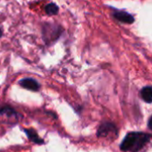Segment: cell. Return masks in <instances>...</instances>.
<instances>
[{
	"label": "cell",
	"mask_w": 152,
	"mask_h": 152,
	"mask_svg": "<svg viewBox=\"0 0 152 152\" xmlns=\"http://www.w3.org/2000/svg\"><path fill=\"white\" fill-rule=\"evenodd\" d=\"M151 137L144 132H129L122 141L120 148L124 152H138L149 142Z\"/></svg>",
	"instance_id": "1"
},
{
	"label": "cell",
	"mask_w": 152,
	"mask_h": 152,
	"mask_svg": "<svg viewBox=\"0 0 152 152\" xmlns=\"http://www.w3.org/2000/svg\"><path fill=\"white\" fill-rule=\"evenodd\" d=\"M63 33V29L60 25L52 23H44L42 26V36L47 45L55 43Z\"/></svg>",
	"instance_id": "2"
},
{
	"label": "cell",
	"mask_w": 152,
	"mask_h": 152,
	"mask_svg": "<svg viewBox=\"0 0 152 152\" xmlns=\"http://www.w3.org/2000/svg\"><path fill=\"white\" fill-rule=\"evenodd\" d=\"M118 131L116 126L111 123V122H103L99 127L98 128L97 136L99 138H105L107 137L110 134H114L115 136H117Z\"/></svg>",
	"instance_id": "3"
},
{
	"label": "cell",
	"mask_w": 152,
	"mask_h": 152,
	"mask_svg": "<svg viewBox=\"0 0 152 152\" xmlns=\"http://www.w3.org/2000/svg\"><path fill=\"white\" fill-rule=\"evenodd\" d=\"M113 17L123 23L131 24L134 23V17L128 12L123 10H115V12H113Z\"/></svg>",
	"instance_id": "4"
},
{
	"label": "cell",
	"mask_w": 152,
	"mask_h": 152,
	"mask_svg": "<svg viewBox=\"0 0 152 152\" xmlns=\"http://www.w3.org/2000/svg\"><path fill=\"white\" fill-rule=\"evenodd\" d=\"M19 84L23 89H26V90L31 91H38L40 88L39 83L32 78H23V79L20 80Z\"/></svg>",
	"instance_id": "5"
},
{
	"label": "cell",
	"mask_w": 152,
	"mask_h": 152,
	"mask_svg": "<svg viewBox=\"0 0 152 152\" xmlns=\"http://www.w3.org/2000/svg\"><path fill=\"white\" fill-rule=\"evenodd\" d=\"M23 132L26 133L28 139H29L31 141H32L33 143L39 144V145L45 144L44 140L41 139V138L39 136L38 132H37L34 129H32V128H23Z\"/></svg>",
	"instance_id": "6"
},
{
	"label": "cell",
	"mask_w": 152,
	"mask_h": 152,
	"mask_svg": "<svg viewBox=\"0 0 152 152\" xmlns=\"http://www.w3.org/2000/svg\"><path fill=\"white\" fill-rule=\"evenodd\" d=\"M140 96L146 103H152V88L149 86L144 87L140 91Z\"/></svg>",
	"instance_id": "7"
},
{
	"label": "cell",
	"mask_w": 152,
	"mask_h": 152,
	"mask_svg": "<svg viewBox=\"0 0 152 152\" xmlns=\"http://www.w3.org/2000/svg\"><path fill=\"white\" fill-rule=\"evenodd\" d=\"M0 115H7L9 117H18V114L17 112L10 106H5L0 107Z\"/></svg>",
	"instance_id": "8"
},
{
	"label": "cell",
	"mask_w": 152,
	"mask_h": 152,
	"mask_svg": "<svg viewBox=\"0 0 152 152\" xmlns=\"http://www.w3.org/2000/svg\"><path fill=\"white\" fill-rule=\"evenodd\" d=\"M59 8L55 3H50L48 4L45 7V12L48 15H56L58 14Z\"/></svg>",
	"instance_id": "9"
},
{
	"label": "cell",
	"mask_w": 152,
	"mask_h": 152,
	"mask_svg": "<svg viewBox=\"0 0 152 152\" xmlns=\"http://www.w3.org/2000/svg\"><path fill=\"white\" fill-rule=\"evenodd\" d=\"M148 125V128H149L150 130H152V116H151V117L149 118Z\"/></svg>",
	"instance_id": "10"
},
{
	"label": "cell",
	"mask_w": 152,
	"mask_h": 152,
	"mask_svg": "<svg viewBox=\"0 0 152 152\" xmlns=\"http://www.w3.org/2000/svg\"><path fill=\"white\" fill-rule=\"evenodd\" d=\"M2 36H3V29H2V27H0V38Z\"/></svg>",
	"instance_id": "11"
}]
</instances>
